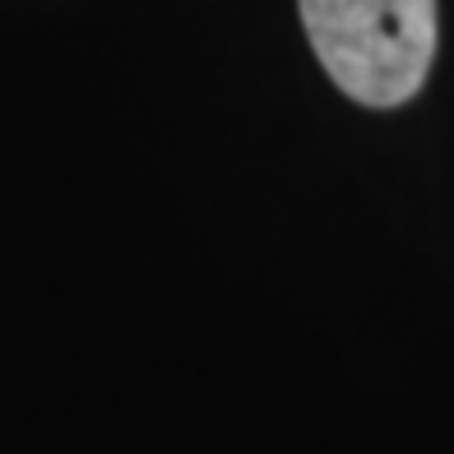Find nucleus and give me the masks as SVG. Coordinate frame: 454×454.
I'll list each match as a JSON object with an SVG mask.
<instances>
[{
  "label": "nucleus",
  "instance_id": "1",
  "mask_svg": "<svg viewBox=\"0 0 454 454\" xmlns=\"http://www.w3.org/2000/svg\"><path fill=\"white\" fill-rule=\"evenodd\" d=\"M311 51L362 107H403L427 84L441 24L436 0H297Z\"/></svg>",
  "mask_w": 454,
  "mask_h": 454
}]
</instances>
